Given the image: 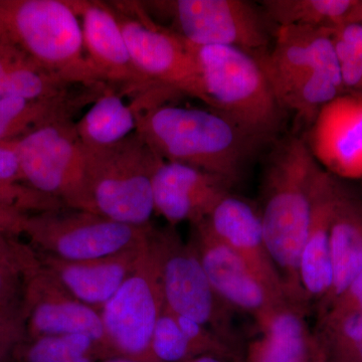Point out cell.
Listing matches in <instances>:
<instances>
[{
    "instance_id": "6da1fadb",
    "label": "cell",
    "mask_w": 362,
    "mask_h": 362,
    "mask_svg": "<svg viewBox=\"0 0 362 362\" xmlns=\"http://www.w3.org/2000/svg\"><path fill=\"white\" fill-rule=\"evenodd\" d=\"M326 175L304 138L290 136L272 150L262 180L259 211L267 247L288 299L306 310L298 273L300 254Z\"/></svg>"
},
{
    "instance_id": "7a4b0ae2",
    "label": "cell",
    "mask_w": 362,
    "mask_h": 362,
    "mask_svg": "<svg viewBox=\"0 0 362 362\" xmlns=\"http://www.w3.org/2000/svg\"><path fill=\"white\" fill-rule=\"evenodd\" d=\"M136 132L163 160L223 176L235 185L267 144L218 112L173 103L140 112Z\"/></svg>"
},
{
    "instance_id": "3957f363",
    "label": "cell",
    "mask_w": 362,
    "mask_h": 362,
    "mask_svg": "<svg viewBox=\"0 0 362 362\" xmlns=\"http://www.w3.org/2000/svg\"><path fill=\"white\" fill-rule=\"evenodd\" d=\"M256 58L281 107L308 127L346 92L331 30L275 28L270 47Z\"/></svg>"
},
{
    "instance_id": "277c9868",
    "label": "cell",
    "mask_w": 362,
    "mask_h": 362,
    "mask_svg": "<svg viewBox=\"0 0 362 362\" xmlns=\"http://www.w3.org/2000/svg\"><path fill=\"white\" fill-rule=\"evenodd\" d=\"M187 42L211 110L255 137L274 141L284 126L287 112L279 104L256 56L237 47Z\"/></svg>"
},
{
    "instance_id": "5b68a950",
    "label": "cell",
    "mask_w": 362,
    "mask_h": 362,
    "mask_svg": "<svg viewBox=\"0 0 362 362\" xmlns=\"http://www.w3.org/2000/svg\"><path fill=\"white\" fill-rule=\"evenodd\" d=\"M0 23L33 61L66 84L107 85L88 58L81 21L68 0L0 4Z\"/></svg>"
},
{
    "instance_id": "8992f818",
    "label": "cell",
    "mask_w": 362,
    "mask_h": 362,
    "mask_svg": "<svg viewBox=\"0 0 362 362\" xmlns=\"http://www.w3.org/2000/svg\"><path fill=\"white\" fill-rule=\"evenodd\" d=\"M85 147L92 213L127 225L150 226L156 213L152 181L162 158L136 131L114 144Z\"/></svg>"
},
{
    "instance_id": "52a82bcc",
    "label": "cell",
    "mask_w": 362,
    "mask_h": 362,
    "mask_svg": "<svg viewBox=\"0 0 362 362\" xmlns=\"http://www.w3.org/2000/svg\"><path fill=\"white\" fill-rule=\"evenodd\" d=\"M164 307L160 258L153 232L130 275L103 306L108 359L159 362L152 351V337Z\"/></svg>"
},
{
    "instance_id": "ba28073f",
    "label": "cell",
    "mask_w": 362,
    "mask_h": 362,
    "mask_svg": "<svg viewBox=\"0 0 362 362\" xmlns=\"http://www.w3.org/2000/svg\"><path fill=\"white\" fill-rule=\"evenodd\" d=\"M74 116H64L14 143L23 178L68 209L92 213L86 183V147ZM93 214V213H92Z\"/></svg>"
},
{
    "instance_id": "9c48e42d",
    "label": "cell",
    "mask_w": 362,
    "mask_h": 362,
    "mask_svg": "<svg viewBox=\"0 0 362 362\" xmlns=\"http://www.w3.org/2000/svg\"><path fill=\"white\" fill-rule=\"evenodd\" d=\"M147 6L170 21L169 30L195 45L237 47L254 56L273 42L275 26L246 0H162Z\"/></svg>"
},
{
    "instance_id": "30bf717a",
    "label": "cell",
    "mask_w": 362,
    "mask_h": 362,
    "mask_svg": "<svg viewBox=\"0 0 362 362\" xmlns=\"http://www.w3.org/2000/svg\"><path fill=\"white\" fill-rule=\"evenodd\" d=\"M109 4L136 68L156 85L175 90L181 96L195 98L211 109L199 66L187 40L156 23L138 2Z\"/></svg>"
},
{
    "instance_id": "8fae6325",
    "label": "cell",
    "mask_w": 362,
    "mask_h": 362,
    "mask_svg": "<svg viewBox=\"0 0 362 362\" xmlns=\"http://www.w3.org/2000/svg\"><path fill=\"white\" fill-rule=\"evenodd\" d=\"M165 308L216 331L244 351L235 328L239 313L214 289L197 250L173 230L156 233Z\"/></svg>"
},
{
    "instance_id": "7c38bea8",
    "label": "cell",
    "mask_w": 362,
    "mask_h": 362,
    "mask_svg": "<svg viewBox=\"0 0 362 362\" xmlns=\"http://www.w3.org/2000/svg\"><path fill=\"white\" fill-rule=\"evenodd\" d=\"M42 225L56 258L66 262L110 258L141 246L153 233L150 226L127 225L76 209L47 211Z\"/></svg>"
},
{
    "instance_id": "4fadbf2b",
    "label": "cell",
    "mask_w": 362,
    "mask_h": 362,
    "mask_svg": "<svg viewBox=\"0 0 362 362\" xmlns=\"http://www.w3.org/2000/svg\"><path fill=\"white\" fill-rule=\"evenodd\" d=\"M194 230L192 244L209 282L233 309L256 321L276 307L290 302L272 292L242 257L216 239L202 223L194 225Z\"/></svg>"
},
{
    "instance_id": "5bb4252c",
    "label": "cell",
    "mask_w": 362,
    "mask_h": 362,
    "mask_svg": "<svg viewBox=\"0 0 362 362\" xmlns=\"http://www.w3.org/2000/svg\"><path fill=\"white\" fill-rule=\"evenodd\" d=\"M304 139L330 175L362 180V95L345 92L325 105Z\"/></svg>"
},
{
    "instance_id": "9a60e30c",
    "label": "cell",
    "mask_w": 362,
    "mask_h": 362,
    "mask_svg": "<svg viewBox=\"0 0 362 362\" xmlns=\"http://www.w3.org/2000/svg\"><path fill=\"white\" fill-rule=\"evenodd\" d=\"M68 4L81 21L88 58L105 84L135 94L158 87L136 68L110 4L98 0Z\"/></svg>"
},
{
    "instance_id": "2e32d148",
    "label": "cell",
    "mask_w": 362,
    "mask_h": 362,
    "mask_svg": "<svg viewBox=\"0 0 362 362\" xmlns=\"http://www.w3.org/2000/svg\"><path fill=\"white\" fill-rule=\"evenodd\" d=\"M235 185L223 176L161 159L152 181L156 213L171 226L182 221L197 225Z\"/></svg>"
},
{
    "instance_id": "e0dca14e",
    "label": "cell",
    "mask_w": 362,
    "mask_h": 362,
    "mask_svg": "<svg viewBox=\"0 0 362 362\" xmlns=\"http://www.w3.org/2000/svg\"><path fill=\"white\" fill-rule=\"evenodd\" d=\"M199 223L242 257L272 292L289 301L267 247L259 206L230 192Z\"/></svg>"
},
{
    "instance_id": "ac0fdd59",
    "label": "cell",
    "mask_w": 362,
    "mask_h": 362,
    "mask_svg": "<svg viewBox=\"0 0 362 362\" xmlns=\"http://www.w3.org/2000/svg\"><path fill=\"white\" fill-rule=\"evenodd\" d=\"M306 313L288 302L254 321L256 335L245 344L243 362H324Z\"/></svg>"
},
{
    "instance_id": "d6986e66",
    "label": "cell",
    "mask_w": 362,
    "mask_h": 362,
    "mask_svg": "<svg viewBox=\"0 0 362 362\" xmlns=\"http://www.w3.org/2000/svg\"><path fill=\"white\" fill-rule=\"evenodd\" d=\"M337 185L338 178L327 173L317 192L310 226L300 254V285L307 303H315L318 309L332 288L330 228Z\"/></svg>"
},
{
    "instance_id": "ffe728a7",
    "label": "cell",
    "mask_w": 362,
    "mask_h": 362,
    "mask_svg": "<svg viewBox=\"0 0 362 362\" xmlns=\"http://www.w3.org/2000/svg\"><path fill=\"white\" fill-rule=\"evenodd\" d=\"M171 98L170 90L159 86L137 94L134 101L128 104L114 90L113 86L107 85L84 116L76 122L78 137L88 147L106 146L121 141L135 132L140 112L166 103Z\"/></svg>"
},
{
    "instance_id": "44dd1931",
    "label": "cell",
    "mask_w": 362,
    "mask_h": 362,
    "mask_svg": "<svg viewBox=\"0 0 362 362\" xmlns=\"http://www.w3.org/2000/svg\"><path fill=\"white\" fill-rule=\"evenodd\" d=\"M333 282L329 296L318 309L327 310L362 270V199L338 178L330 228Z\"/></svg>"
},
{
    "instance_id": "7402d4cb",
    "label": "cell",
    "mask_w": 362,
    "mask_h": 362,
    "mask_svg": "<svg viewBox=\"0 0 362 362\" xmlns=\"http://www.w3.org/2000/svg\"><path fill=\"white\" fill-rule=\"evenodd\" d=\"M149 239L141 246L97 261L66 262L54 258L56 278L74 299L90 307H103L130 275Z\"/></svg>"
},
{
    "instance_id": "603a6c76",
    "label": "cell",
    "mask_w": 362,
    "mask_h": 362,
    "mask_svg": "<svg viewBox=\"0 0 362 362\" xmlns=\"http://www.w3.org/2000/svg\"><path fill=\"white\" fill-rule=\"evenodd\" d=\"M361 0H264L261 7L275 28L337 30L358 23Z\"/></svg>"
},
{
    "instance_id": "cb8c5ba5",
    "label": "cell",
    "mask_w": 362,
    "mask_h": 362,
    "mask_svg": "<svg viewBox=\"0 0 362 362\" xmlns=\"http://www.w3.org/2000/svg\"><path fill=\"white\" fill-rule=\"evenodd\" d=\"M35 331L42 337L49 335H86L92 338L100 356L108 359L106 333L101 314L78 300L54 298L42 302L33 314Z\"/></svg>"
},
{
    "instance_id": "d4e9b609",
    "label": "cell",
    "mask_w": 362,
    "mask_h": 362,
    "mask_svg": "<svg viewBox=\"0 0 362 362\" xmlns=\"http://www.w3.org/2000/svg\"><path fill=\"white\" fill-rule=\"evenodd\" d=\"M314 332L324 362H362V314L326 312Z\"/></svg>"
},
{
    "instance_id": "484cf974",
    "label": "cell",
    "mask_w": 362,
    "mask_h": 362,
    "mask_svg": "<svg viewBox=\"0 0 362 362\" xmlns=\"http://www.w3.org/2000/svg\"><path fill=\"white\" fill-rule=\"evenodd\" d=\"M75 88L33 63L9 71L0 78V100L9 97L26 101L52 99L65 95Z\"/></svg>"
},
{
    "instance_id": "4316f807",
    "label": "cell",
    "mask_w": 362,
    "mask_h": 362,
    "mask_svg": "<svg viewBox=\"0 0 362 362\" xmlns=\"http://www.w3.org/2000/svg\"><path fill=\"white\" fill-rule=\"evenodd\" d=\"M152 351L159 362H187L202 356L194 343L181 330L175 314L165 307L154 328Z\"/></svg>"
},
{
    "instance_id": "83f0119b",
    "label": "cell",
    "mask_w": 362,
    "mask_h": 362,
    "mask_svg": "<svg viewBox=\"0 0 362 362\" xmlns=\"http://www.w3.org/2000/svg\"><path fill=\"white\" fill-rule=\"evenodd\" d=\"M84 356H100L92 338L86 335L40 337L28 347L25 362H66Z\"/></svg>"
},
{
    "instance_id": "f1b7e54d",
    "label": "cell",
    "mask_w": 362,
    "mask_h": 362,
    "mask_svg": "<svg viewBox=\"0 0 362 362\" xmlns=\"http://www.w3.org/2000/svg\"><path fill=\"white\" fill-rule=\"evenodd\" d=\"M332 40L345 90L362 95V26H342L333 30Z\"/></svg>"
},
{
    "instance_id": "f546056e",
    "label": "cell",
    "mask_w": 362,
    "mask_h": 362,
    "mask_svg": "<svg viewBox=\"0 0 362 362\" xmlns=\"http://www.w3.org/2000/svg\"><path fill=\"white\" fill-rule=\"evenodd\" d=\"M329 311L356 312L362 314V270L347 286L344 292L321 315Z\"/></svg>"
},
{
    "instance_id": "4dcf8cb0",
    "label": "cell",
    "mask_w": 362,
    "mask_h": 362,
    "mask_svg": "<svg viewBox=\"0 0 362 362\" xmlns=\"http://www.w3.org/2000/svg\"><path fill=\"white\" fill-rule=\"evenodd\" d=\"M18 176H23V173L14 144H0V183L13 180Z\"/></svg>"
},
{
    "instance_id": "1f68e13d",
    "label": "cell",
    "mask_w": 362,
    "mask_h": 362,
    "mask_svg": "<svg viewBox=\"0 0 362 362\" xmlns=\"http://www.w3.org/2000/svg\"><path fill=\"white\" fill-rule=\"evenodd\" d=\"M33 63H35L33 59L23 61V59H16V61L11 62L8 61L6 56H1V54H0V78H4L9 71L21 68V66L30 65V64Z\"/></svg>"
},
{
    "instance_id": "d6a6232c",
    "label": "cell",
    "mask_w": 362,
    "mask_h": 362,
    "mask_svg": "<svg viewBox=\"0 0 362 362\" xmlns=\"http://www.w3.org/2000/svg\"><path fill=\"white\" fill-rule=\"evenodd\" d=\"M187 362H228V361H225V359L220 358V357L201 356V357H197V358L192 359V361H189Z\"/></svg>"
},
{
    "instance_id": "836d02e7",
    "label": "cell",
    "mask_w": 362,
    "mask_h": 362,
    "mask_svg": "<svg viewBox=\"0 0 362 362\" xmlns=\"http://www.w3.org/2000/svg\"><path fill=\"white\" fill-rule=\"evenodd\" d=\"M97 357L94 356H84L77 357V358L71 359L66 362H96Z\"/></svg>"
},
{
    "instance_id": "e575fe53",
    "label": "cell",
    "mask_w": 362,
    "mask_h": 362,
    "mask_svg": "<svg viewBox=\"0 0 362 362\" xmlns=\"http://www.w3.org/2000/svg\"><path fill=\"white\" fill-rule=\"evenodd\" d=\"M103 362H136V361H128V359H123V358H111V359H106V361H103Z\"/></svg>"
},
{
    "instance_id": "d590c367",
    "label": "cell",
    "mask_w": 362,
    "mask_h": 362,
    "mask_svg": "<svg viewBox=\"0 0 362 362\" xmlns=\"http://www.w3.org/2000/svg\"><path fill=\"white\" fill-rule=\"evenodd\" d=\"M317 362H322V361H317Z\"/></svg>"
}]
</instances>
